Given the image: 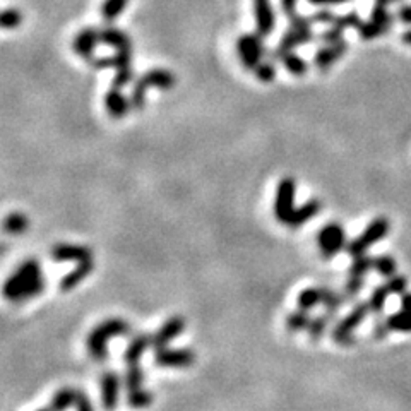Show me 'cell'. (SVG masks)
I'll list each match as a JSON object with an SVG mask.
<instances>
[{"mask_svg": "<svg viewBox=\"0 0 411 411\" xmlns=\"http://www.w3.org/2000/svg\"><path fill=\"white\" fill-rule=\"evenodd\" d=\"M130 325L129 322L122 319H108L101 324L96 325L88 336V351L92 360L96 362H105L108 356V339L115 336H129Z\"/></svg>", "mask_w": 411, "mask_h": 411, "instance_id": "cell-1", "label": "cell"}, {"mask_svg": "<svg viewBox=\"0 0 411 411\" xmlns=\"http://www.w3.org/2000/svg\"><path fill=\"white\" fill-rule=\"evenodd\" d=\"M40 277H43L41 266L36 259H27L14 271L9 276V279L3 284V295L9 300L16 301L23 295V291L33 283H36Z\"/></svg>", "mask_w": 411, "mask_h": 411, "instance_id": "cell-2", "label": "cell"}, {"mask_svg": "<svg viewBox=\"0 0 411 411\" xmlns=\"http://www.w3.org/2000/svg\"><path fill=\"white\" fill-rule=\"evenodd\" d=\"M389 228H390L389 219H387L386 216H379V218L373 219V221L363 229V233L358 236V238L348 242V245H346V252H348L351 257L363 256V253L369 250V247H372L373 243L386 238L387 233H389Z\"/></svg>", "mask_w": 411, "mask_h": 411, "instance_id": "cell-3", "label": "cell"}, {"mask_svg": "<svg viewBox=\"0 0 411 411\" xmlns=\"http://www.w3.org/2000/svg\"><path fill=\"white\" fill-rule=\"evenodd\" d=\"M262 38L264 36H260L259 33H249L242 34L236 40V53L247 71H253L262 62L264 53H266Z\"/></svg>", "mask_w": 411, "mask_h": 411, "instance_id": "cell-4", "label": "cell"}, {"mask_svg": "<svg viewBox=\"0 0 411 411\" xmlns=\"http://www.w3.org/2000/svg\"><path fill=\"white\" fill-rule=\"evenodd\" d=\"M369 310L370 308L366 301H358V303L351 308V312L336 324L334 331H332V339H334L338 345H351V342H355L353 331L362 324L363 319L369 314Z\"/></svg>", "mask_w": 411, "mask_h": 411, "instance_id": "cell-5", "label": "cell"}, {"mask_svg": "<svg viewBox=\"0 0 411 411\" xmlns=\"http://www.w3.org/2000/svg\"><path fill=\"white\" fill-rule=\"evenodd\" d=\"M317 243L321 253L324 259H331L336 253L346 249V233L339 223H329V225L322 226L321 232L317 235Z\"/></svg>", "mask_w": 411, "mask_h": 411, "instance_id": "cell-6", "label": "cell"}, {"mask_svg": "<svg viewBox=\"0 0 411 411\" xmlns=\"http://www.w3.org/2000/svg\"><path fill=\"white\" fill-rule=\"evenodd\" d=\"M295 192H297V184L291 177L283 178L277 184L276 199H274V214L279 223L288 225L291 214L295 211Z\"/></svg>", "mask_w": 411, "mask_h": 411, "instance_id": "cell-7", "label": "cell"}, {"mask_svg": "<svg viewBox=\"0 0 411 411\" xmlns=\"http://www.w3.org/2000/svg\"><path fill=\"white\" fill-rule=\"evenodd\" d=\"M314 38L315 34L312 29H295V27H288V31H284V34L281 36L277 48L271 53V58H273V60H279L284 53L293 51L295 48L301 47V45L310 43Z\"/></svg>", "mask_w": 411, "mask_h": 411, "instance_id": "cell-8", "label": "cell"}, {"mask_svg": "<svg viewBox=\"0 0 411 411\" xmlns=\"http://www.w3.org/2000/svg\"><path fill=\"white\" fill-rule=\"evenodd\" d=\"M185 329V319L182 315H173V317L168 319L153 336H151V346L154 349L166 348V345L170 341H173L175 338L184 332Z\"/></svg>", "mask_w": 411, "mask_h": 411, "instance_id": "cell-9", "label": "cell"}, {"mask_svg": "<svg viewBox=\"0 0 411 411\" xmlns=\"http://www.w3.org/2000/svg\"><path fill=\"white\" fill-rule=\"evenodd\" d=\"M154 362L160 366H190L195 362V353L187 348L156 349Z\"/></svg>", "mask_w": 411, "mask_h": 411, "instance_id": "cell-10", "label": "cell"}, {"mask_svg": "<svg viewBox=\"0 0 411 411\" xmlns=\"http://www.w3.org/2000/svg\"><path fill=\"white\" fill-rule=\"evenodd\" d=\"M51 259L57 262H82L92 259V250L86 245L74 243H57L50 252Z\"/></svg>", "mask_w": 411, "mask_h": 411, "instance_id": "cell-11", "label": "cell"}, {"mask_svg": "<svg viewBox=\"0 0 411 411\" xmlns=\"http://www.w3.org/2000/svg\"><path fill=\"white\" fill-rule=\"evenodd\" d=\"M99 43V29L96 27H84L75 34L74 41H72V48L75 53L86 60H92L95 58V50Z\"/></svg>", "mask_w": 411, "mask_h": 411, "instance_id": "cell-12", "label": "cell"}, {"mask_svg": "<svg viewBox=\"0 0 411 411\" xmlns=\"http://www.w3.org/2000/svg\"><path fill=\"white\" fill-rule=\"evenodd\" d=\"M348 50V43L345 40L338 41V43L332 45H324L322 48H319L314 55V64L319 71L325 72L327 68H331L342 55Z\"/></svg>", "mask_w": 411, "mask_h": 411, "instance_id": "cell-13", "label": "cell"}, {"mask_svg": "<svg viewBox=\"0 0 411 411\" xmlns=\"http://www.w3.org/2000/svg\"><path fill=\"white\" fill-rule=\"evenodd\" d=\"M120 377L115 370H106L101 377V401L106 411H113L119 404Z\"/></svg>", "mask_w": 411, "mask_h": 411, "instance_id": "cell-14", "label": "cell"}, {"mask_svg": "<svg viewBox=\"0 0 411 411\" xmlns=\"http://www.w3.org/2000/svg\"><path fill=\"white\" fill-rule=\"evenodd\" d=\"M253 16H256L257 33L260 36H267L274 29L276 16L269 0H253Z\"/></svg>", "mask_w": 411, "mask_h": 411, "instance_id": "cell-15", "label": "cell"}, {"mask_svg": "<svg viewBox=\"0 0 411 411\" xmlns=\"http://www.w3.org/2000/svg\"><path fill=\"white\" fill-rule=\"evenodd\" d=\"M105 108L112 119L119 120V119H123V116L129 113V110L132 108V105H130V98H127V96L120 91V88L112 86V88L106 91Z\"/></svg>", "mask_w": 411, "mask_h": 411, "instance_id": "cell-16", "label": "cell"}, {"mask_svg": "<svg viewBox=\"0 0 411 411\" xmlns=\"http://www.w3.org/2000/svg\"><path fill=\"white\" fill-rule=\"evenodd\" d=\"M139 81L146 86L147 89L149 88H156L161 89V91H168L175 86L177 79H175L173 72L168 71V68H151V71L144 72L142 75L139 77Z\"/></svg>", "mask_w": 411, "mask_h": 411, "instance_id": "cell-17", "label": "cell"}, {"mask_svg": "<svg viewBox=\"0 0 411 411\" xmlns=\"http://www.w3.org/2000/svg\"><path fill=\"white\" fill-rule=\"evenodd\" d=\"M99 43L115 48V51L130 50V48H132L129 34L112 26H105L99 29Z\"/></svg>", "mask_w": 411, "mask_h": 411, "instance_id": "cell-18", "label": "cell"}, {"mask_svg": "<svg viewBox=\"0 0 411 411\" xmlns=\"http://www.w3.org/2000/svg\"><path fill=\"white\" fill-rule=\"evenodd\" d=\"M151 346V336L149 334H137L134 336L132 341L129 342L127 349L123 351L122 360L127 363V365H136V363L140 362L142 358L144 351Z\"/></svg>", "mask_w": 411, "mask_h": 411, "instance_id": "cell-19", "label": "cell"}, {"mask_svg": "<svg viewBox=\"0 0 411 411\" xmlns=\"http://www.w3.org/2000/svg\"><path fill=\"white\" fill-rule=\"evenodd\" d=\"M321 209H322L321 201H317V199H310V201H307L305 204H301L300 208H295L293 214H291L290 221H288V226H291V228H300L301 225L310 221L314 216H317L319 212H321Z\"/></svg>", "mask_w": 411, "mask_h": 411, "instance_id": "cell-20", "label": "cell"}, {"mask_svg": "<svg viewBox=\"0 0 411 411\" xmlns=\"http://www.w3.org/2000/svg\"><path fill=\"white\" fill-rule=\"evenodd\" d=\"M91 271H92V260H82V262H77V266H75L71 273H67L64 277H62L60 290L62 291L74 290L77 284H81L82 281L89 276Z\"/></svg>", "mask_w": 411, "mask_h": 411, "instance_id": "cell-21", "label": "cell"}, {"mask_svg": "<svg viewBox=\"0 0 411 411\" xmlns=\"http://www.w3.org/2000/svg\"><path fill=\"white\" fill-rule=\"evenodd\" d=\"M75 396H77V389L62 387L51 396L48 408H50V411H67L72 404H75Z\"/></svg>", "mask_w": 411, "mask_h": 411, "instance_id": "cell-22", "label": "cell"}, {"mask_svg": "<svg viewBox=\"0 0 411 411\" xmlns=\"http://www.w3.org/2000/svg\"><path fill=\"white\" fill-rule=\"evenodd\" d=\"M279 62L283 64V67L286 68V72H290V74L295 75V77H301V75L307 74L308 71L307 60L298 57L295 51H288V53H284L283 57L279 58Z\"/></svg>", "mask_w": 411, "mask_h": 411, "instance_id": "cell-23", "label": "cell"}, {"mask_svg": "<svg viewBox=\"0 0 411 411\" xmlns=\"http://www.w3.org/2000/svg\"><path fill=\"white\" fill-rule=\"evenodd\" d=\"M297 303H298V308H301V310H310V308H314L315 305H321L322 286L305 288V290L300 291V295H298Z\"/></svg>", "mask_w": 411, "mask_h": 411, "instance_id": "cell-24", "label": "cell"}, {"mask_svg": "<svg viewBox=\"0 0 411 411\" xmlns=\"http://www.w3.org/2000/svg\"><path fill=\"white\" fill-rule=\"evenodd\" d=\"M127 3H129V0H105V2L101 3V9H99L101 19L105 21L106 24L113 23V21L127 9Z\"/></svg>", "mask_w": 411, "mask_h": 411, "instance_id": "cell-25", "label": "cell"}, {"mask_svg": "<svg viewBox=\"0 0 411 411\" xmlns=\"http://www.w3.org/2000/svg\"><path fill=\"white\" fill-rule=\"evenodd\" d=\"M334 315H336L334 312L325 310L322 315H319V317L312 319L310 325H308V329H307L308 336H310L312 341H319V339H321L322 336H324L325 329H327V324L332 321V317H334Z\"/></svg>", "mask_w": 411, "mask_h": 411, "instance_id": "cell-26", "label": "cell"}, {"mask_svg": "<svg viewBox=\"0 0 411 411\" xmlns=\"http://www.w3.org/2000/svg\"><path fill=\"white\" fill-rule=\"evenodd\" d=\"M27 226H29V221L23 212H10L3 221V229L10 235H21V233L26 232Z\"/></svg>", "mask_w": 411, "mask_h": 411, "instance_id": "cell-27", "label": "cell"}, {"mask_svg": "<svg viewBox=\"0 0 411 411\" xmlns=\"http://www.w3.org/2000/svg\"><path fill=\"white\" fill-rule=\"evenodd\" d=\"M310 322L312 319L310 315H308V310H301V308H298V310L291 312V314L286 317V329L290 332L303 331V329H308Z\"/></svg>", "mask_w": 411, "mask_h": 411, "instance_id": "cell-28", "label": "cell"}, {"mask_svg": "<svg viewBox=\"0 0 411 411\" xmlns=\"http://www.w3.org/2000/svg\"><path fill=\"white\" fill-rule=\"evenodd\" d=\"M387 325L390 331L397 332H411V312L410 310H401L396 314L389 315L386 319Z\"/></svg>", "mask_w": 411, "mask_h": 411, "instance_id": "cell-29", "label": "cell"}, {"mask_svg": "<svg viewBox=\"0 0 411 411\" xmlns=\"http://www.w3.org/2000/svg\"><path fill=\"white\" fill-rule=\"evenodd\" d=\"M370 19L373 21L375 24H379L380 27L384 29V33H389L390 27H393L394 19H396V16H393V14L389 12V9L384 5H373L372 12H370Z\"/></svg>", "mask_w": 411, "mask_h": 411, "instance_id": "cell-30", "label": "cell"}, {"mask_svg": "<svg viewBox=\"0 0 411 411\" xmlns=\"http://www.w3.org/2000/svg\"><path fill=\"white\" fill-rule=\"evenodd\" d=\"M153 401H154V394L149 393V390L142 389V387H139V389L136 390H129V396H127V404H129L130 408H134V410L147 408L149 404H153Z\"/></svg>", "mask_w": 411, "mask_h": 411, "instance_id": "cell-31", "label": "cell"}, {"mask_svg": "<svg viewBox=\"0 0 411 411\" xmlns=\"http://www.w3.org/2000/svg\"><path fill=\"white\" fill-rule=\"evenodd\" d=\"M373 266H375V257H369L363 253V256L353 257V262H351V266H349L348 273H349V276H362L363 277L370 269H373Z\"/></svg>", "mask_w": 411, "mask_h": 411, "instance_id": "cell-32", "label": "cell"}, {"mask_svg": "<svg viewBox=\"0 0 411 411\" xmlns=\"http://www.w3.org/2000/svg\"><path fill=\"white\" fill-rule=\"evenodd\" d=\"M389 290H387L386 284H382V286H377L375 290L372 291V295H370V300L366 301L369 303V308L372 314L379 315L380 312L384 310V307H386V301L387 297H389Z\"/></svg>", "mask_w": 411, "mask_h": 411, "instance_id": "cell-33", "label": "cell"}, {"mask_svg": "<svg viewBox=\"0 0 411 411\" xmlns=\"http://www.w3.org/2000/svg\"><path fill=\"white\" fill-rule=\"evenodd\" d=\"M142 382H144L142 366H140L139 363H136V365H129L125 375H123V384H125L127 389L129 390L139 389V387L142 386Z\"/></svg>", "mask_w": 411, "mask_h": 411, "instance_id": "cell-34", "label": "cell"}, {"mask_svg": "<svg viewBox=\"0 0 411 411\" xmlns=\"http://www.w3.org/2000/svg\"><path fill=\"white\" fill-rule=\"evenodd\" d=\"M345 301H346L345 295L338 293V291L331 290V288L322 286V305L325 307V310L334 312L336 314V310H338Z\"/></svg>", "mask_w": 411, "mask_h": 411, "instance_id": "cell-35", "label": "cell"}, {"mask_svg": "<svg viewBox=\"0 0 411 411\" xmlns=\"http://www.w3.org/2000/svg\"><path fill=\"white\" fill-rule=\"evenodd\" d=\"M373 269H375L382 277H387V279H389V277L396 276V271H397L396 260H394L390 256H379L375 257V266H373Z\"/></svg>", "mask_w": 411, "mask_h": 411, "instance_id": "cell-36", "label": "cell"}, {"mask_svg": "<svg viewBox=\"0 0 411 411\" xmlns=\"http://www.w3.org/2000/svg\"><path fill=\"white\" fill-rule=\"evenodd\" d=\"M252 72L256 74V77L259 79V81L271 82L277 74L276 60H273V58H271V60H262Z\"/></svg>", "mask_w": 411, "mask_h": 411, "instance_id": "cell-37", "label": "cell"}, {"mask_svg": "<svg viewBox=\"0 0 411 411\" xmlns=\"http://www.w3.org/2000/svg\"><path fill=\"white\" fill-rule=\"evenodd\" d=\"M358 36L362 38V40H365V41H370V40H375V38H379V36H384V29L382 27L379 26V24H375L373 23L372 19H369V21H363L362 24H360L358 26Z\"/></svg>", "mask_w": 411, "mask_h": 411, "instance_id": "cell-38", "label": "cell"}, {"mask_svg": "<svg viewBox=\"0 0 411 411\" xmlns=\"http://www.w3.org/2000/svg\"><path fill=\"white\" fill-rule=\"evenodd\" d=\"M146 91H147L146 86L137 79V81L134 82L132 92H130V105H132L134 110L144 108V105H146Z\"/></svg>", "mask_w": 411, "mask_h": 411, "instance_id": "cell-39", "label": "cell"}, {"mask_svg": "<svg viewBox=\"0 0 411 411\" xmlns=\"http://www.w3.org/2000/svg\"><path fill=\"white\" fill-rule=\"evenodd\" d=\"M362 17H360V14L356 12V10H351V12L348 14H342V16L336 17V21L332 24H336V26L342 27V29H358V26L362 24Z\"/></svg>", "mask_w": 411, "mask_h": 411, "instance_id": "cell-40", "label": "cell"}, {"mask_svg": "<svg viewBox=\"0 0 411 411\" xmlns=\"http://www.w3.org/2000/svg\"><path fill=\"white\" fill-rule=\"evenodd\" d=\"M23 23V14L19 9H5L2 12V26L3 29H14Z\"/></svg>", "mask_w": 411, "mask_h": 411, "instance_id": "cell-41", "label": "cell"}, {"mask_svg": "<svg viewBox=\"0 0 411 411\" xmlns=\"http://www.w3.org/2000/svg\"><path fill=\"white\" fill-rule=\"evenodd\" d=\"M134 79V72H132V67H122V68H116L115 75H113V86L115 88H125L127 84H130Z\"/></svg>", "mask_w": 411, "mask_h": 411, "instance_id": "cell-42", "label": "cell"}, {"mask_svg": "<svg viewBox=\"0 0 411 411\" xmlns=\"http://www.w3.org/2000/svg\"><path fill=\"white\" fill-rule=\"evenodd\" d=\"M386 286H387V290H389L390 295H404V291H406V288H408V279L404 276L396 274V276H393L387 279Z\"/></svg>", "mask_w": 411, "mask_h": 411, "instance_id": "cell-43", "label": "cell"}, {"mask_svg": "<svg viewBox=\"0 0 411 411\" xmlns=\"http://www.w3.org/2000/svg\"><path fill=\"white\" fill-rule=\"evenodd\" d=\"M363 284H365V281H363L362 276H349L345 284V297L346 298L356 297V295L363 290Z\"/></svg>", "mask_w": 411, "mask_h": 411, "instance_id": "cell-44", "label": "cell"}, {"mask_svg": "<svg viewBox=\"0 0 411 411\" xmlns=\"http://www.w3.org/2000/svg\"><path fill=\"white\" fill-rule=\"evenodd\" d=\"M342 33H345L342 27L336 26V24H331V27H327L324 33H321V36L319 38H321L325 45H332V43H338V41L345 40V38H342Z\"/></svg>", "mask_w": 411, "mask_h": 411, "instance_id": "cell-45", "label": "cell"}, {"mask_svg": "<svg viewBox=\"0 0 411 411\" xmlns=\"http://www.w3.org/2000/svg\"><path fill=\"white\" fill-rule=\"evenodd\" d=\"M336 14L334 12H331V10L329 9H321V10H317V12L314 14V16H310V19H312V23H317V24H332L336 21Z\"/></svg>", "mask_w": 411, "mask_h": 411, "instance_id": "cell-46", "label": "cell"}, {"mask_svg": "<svg viewBox=\"0 0 411 411\" xmlns=\"http://www.w3.org/2000/svg\"><path fill=\"white\" fill-rule=\"evenodd\" d=\"M290 27L295 29H312V19L310 17H305L301 14H295L290 17Z\"/></svg>", "mask_w": 411, "mask_h": 411, "instance_id": "cell-47", "label": "cell"}, {"mask_svg": "<svg viewBox=\"0 0 411 411\" xmlns=\"http://www.w3.org/2000/svg\"><path fill=\"white\" fill-rule=\"evenodd\" d=\"M75 410L77 411H95L92 410L91 399L88 397V394L84 390H77V396H75Z\"/></svg>", "mask_w": 411, "mask_h": 411, "instance_id": "cell-48", "label": "cell"}, {"mask_svg": "<svg viewBox=\"0 0 411 411\" xmlns=\"http://www.w3.org/2000/svg\"><path fill=\"white\" fill-rule=\"evenodd\" d=\"M396 19H399V23L411 26V3H401L396 10Z\"/></svg>", "mask_w": 411, "mask_h": 411, "instance_id": "cell-49", "label": "cell"}, {"mask_svg": "<svg viewBox=\"0 0 411 411\" xmlns=\"http://www.w3.org/2000/svg\"><path fill=\"white\" fill-rule=\"evenodd\" d=\"M279 3H281V9H283L284 16H286L288 19L297 14V0H279Z\"/></svg>", "mask_w": 411, "mask_h": 411, "instance_id": "cell-50", "label": "cell"}, {"mask_svg": "<svg viewBox=\"0 0 411 411\" xmlns=\"http://www.w3.org/2000/svg\"><path fill=\"white\" fill-rule=\"evenodd\" d=\"M389 325H387L386 321H379L375 325H373V336H375L377 339H382L386 338L387 332H389Z\"/></svg>", "mask_w": 411, "mask_h": 411, "instance_id": "cell-51", "label": "cell"}, {"mask_svg": "<svg viewBox=\"0 0 411 411\" xmlns=\"http://www.w3.org/2000/svg\"><path fill=\"white\" fill-rule=\"evenodd\" d=\"M349 2V0H308V3H312V5H338V3H346Z\"/></svg>", "mask_w": 411, "mask_h": 411, "instance_id": "cell-52", "label": "cell"}, {"mask_svg": "<svg viewBox=\"0 0 411 411\" xmlns=\"http://www.w3.org/2000/svg\"><path fill=\"white\" fill-rule=\"evenodd\" d=\"M401 307H403V310L411 312V293H404L401 297Z\"/></svg>", "mask_w": 411, "mask_h": 411, "instance_id": "cell-53", "label": "cell"}, {"mask_svg": "<svg viewBox=\"0 0 411 411\" xmlns=\"http://www.w3.org/2000/svg\"><path fill=\"white\" fill-rule=\"evenodd\" d=\"M401 41H403L404 45H408V47H411V29L404 31L403 36H401Z\"/></svg>", "mask_w": 411, "mask_h": 411, "instance_id": "cell-54", "label": "cell"}, {"mask_svg": "<svg viewBox=\"0 0 411 411\" xmlns=\"http://www.w3.org/2000/svg\"><path fill=\"white\" fill-rule=\"evenodd\" d=\"M397 2H403V0H375L377 5H384V7H389V5H393V3H397Z\"/></svg>", "mask_w": 411, "mask_h": 411, "instance_id": "cell-55", "label": "cell"}, {"mask_svg": "<svg viewBox=\"0 0 411 411\" xmlns=\"http://www.w3.org/2000/svg\"><path fill=\"white\" fill-rule=\"evenodd\" d=\"M36 411H50V408H41V410H36Z\"/></svg>", "mask_w": 411, "mask_h": 411, "instance_id": "cell-56", "label": "cell"}]
</instances>
